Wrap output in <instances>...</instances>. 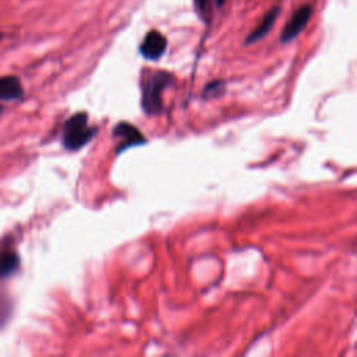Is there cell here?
Instances as JSON below:
<instances>
[{
  "label": "cell",
  "instance_id": "11",
  "mask_svg": "<svg viewBox=\"0 0 357 357\" xmlns=\"http://www.w3.org/2000/svg\"><path fill=\"white\" fill-rule=\"evenodd\" d=\"M223 88H225V84H223L222 81H213V82H211V84H208V85L205 86V91H204V92H205V95L213 96L216 91H219V92L222 93Z\"/></svg>",
  "mask_w": 357,
  "mask_h": 357
},
{
  "label": "cell",
  "instance_id": "5",
  "mask_svg": "<svg viewBox=\"0 0 357 357\" xmlns=\"http://www.w3.org/2000/svg\"><path fill=\"white\" fill-rule=\"evenodd\" d=\"M113 135L119 139L116 153H120L121 151H126L127 148L137 146V145L146 142V139L141 134V131L135 126H132L127 121H120L119 124H116L113 128Z\"/></svg>",
  "mask_w": 357,
  "mask_h": 357
},
{
  "label": "cell",
  "instance_id": "6",
  "mask_svg": "<svg viewBox=\"0 0 357 357\" xmlns=\"http://www.w3.org/2000/svg\"><path fill=\"white\" fill-rule=\"evenodd\" d=\"M21 266V259L18 252L10 245H0V279H8L18 272Z\"/></svg>",
  "mask_w": 357,
  "mask_h": 357
},
{
  "label": "cell",
  "instance_id": "13",
  "mask_svg": "<svg viewBox=\"0 0 357 357\" xmlns=\"http://www.w3.org/2000/svg\"><path fill=\"white\" fill-rule=\"evenodd\" d=\"M3 38H4V35H3V32H0V40H3Z\"/></svg>",
  "mask_w": 357,
  "mask_h": 357
},
{
  "label": "cell",
  "instance_id": "7",
  "mask_svg": "<svg viewBox=\"0 0 357 357\" xmlns=\"http://www.w3.org/2000/svg\"><path fill=\"white\" fill-rule=\"evenodd\" d=\"M280 13V7L275 6L271 10H268L264 17L261 18V21L255 25V28L247 35V38L244 39V45H251L259 39H262L273 26V24L276 22V18L279 17Z\"/></svg>",
  "mask_w": 357,
  "mask_h": 357
},
{
  "label": "cell",
  "instance_id": "12",
  "mask_svg": "<svg viewBox=\"0 0 357 357\" xmlns=\"http://www.w3.org/2000/svg\"><path fill=\"white\" fill-rule=\"evenodd\" d=\"M225 3H226V0H216V1H215V4H216L218 8H220L222 6H225Z\"/></svg>",
  "mask_w": 357,
  "mask_h": 357
},
{
  "label": "cell",
  "instance_id": "3",
  "mask_svg": "<svg viewBox=\"0 0 357 357\" xmlns=\"http://www.w3.org/2000/svg\"><path fill=\"white\" fill-rule=\"evenodd\" d=\"M312 13H314V8L311 4L300 6L291 14V17L287 20V22L284 24L282 33H280V42L289 43L293 39H296L304 31V28L308 25L310 20L312 17Z\"/></svg>",
  "mask_w": 357,
  "mask_h": 357
},
{
  "label": "cell",
  "instance_id": "9",
  "mask_svg": "<svg viewBox=\"0 0 357 357\" xmlns=\"http://www.w3.org/2000/svg\"><path fill=\"white\" fill-rule=\"evenodd\" d=\"M13 312V301L4 289H0V328L6 325Z\"/></svg>",
  "mask_w": 357,
  "mask_h": 357
},
{
  "label": "cell",
  "instance_id": "4",
  "mask_svg": "<svg viewBox=\"0 0 357 357\" xmlns=\"http://www.w3.org/2000/svg\"><path fill=\"white\" fill-rule=\"evenodd\" d=\"M166 47L167 39L165 38V35L158 29H151L145 33L138 50L144 59L149 61H156L165 54Z\"/></svg>",
  "mask_w": 357,
  "mask_h": 357
},
{
  "label": "cell",
  "instance_id": "14",
  "mask_svg": "<svg viewBox=\"0 0 357 357\" xmlns=\"http://www.w3.org/2000/svg\"><path fill=\"white\" fill-rule=\"evenodd\" d=\"M3 110H4V109H3V106H1V105H0V114H1V113H3Z\"/></svg>",
  "mask_w": 357,
  "mask_h": 357
},
{
  "label": "cell",
  "instance_id": "1",
  "mask_svg": "<svg viewBox=\"0 0 357 357\" xmlns=\"http://www.w3.org/2000/svg\"><path fill=\"white\" fill-rule=\"evenodd\" d=\"M173 81V75L163 70L149 71L141 78V106L146 114H158L163 109V89Z\"/></svg>",
  "mask_w": 357,
  "mask_h": 357
},
{
  "label": "cell",
  "instance_id": "8",
  "mask_svg": "<svg viewBox=\"0 0 357 357\" xmlns=\"http://www.w3.org/2000/svg\"><path fill=\"white\" fill-rule=\"evenodd\" d=\"M24 86L17 75H0V100H20Z\"/></svg>",
  "mask_w": 357,
  "mask_h": 357
},
{
  "label": "cell",
  "instance_id": "10",
  "mask_svg": "<svg viewBox=\"0 0 357 357\" xmlns=\"http://www.w3.org/2000/svg\"><path fill=\"white\" fill-rule=\"evenodd\" d=\"M211 1L212 0H194V6L195 10L199 15V18L205 22H209V17H211Z\"/></svg>",
  "mask_w": 357,
  "mask_h": 357
},
{
  "label": "cell",
  "instance_id": "2",
  "mask_svg": "<svg viewBox=\"0 0 357 357\" xmlns=\"http://www.w3.org/2000/svg\"><path fill=\"white\" fill-rule=\"evenodd\" d=\"M96 131V127L89 126L88 114L85 112H78L66 120L63 126L61 144L68 151H78L95 137Z\"/></svg>",
  "mask_w": 357,
  "mask_h": 357
}]
</instances>
